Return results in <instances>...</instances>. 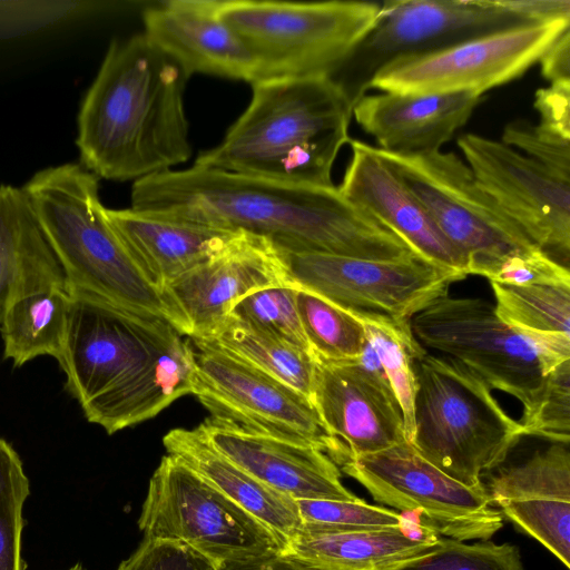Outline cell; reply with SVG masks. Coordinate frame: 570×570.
<instances>
[{"label":"cell","mask_w":570,"mask_h":570,"mask_svg":"<svg viewBox=\"0 0 570 570\" xmlns=\"http://www.w3.org/2000/svg\"><path fill=\"white\" fill-rule=\"evenodd\" d=\"M67 570H87L81 562H77Z\"/></svg>","instance_id":"cell-45"},{"label":"cell","mask_w":570,"mask_h":570,"mask_svg":"<svg viewBox=\"0 0 570 570\" xmlns=\"http://www.w3.org/2000/svg\"><path fill=\"white\" fill-rule=\"evenodd\" d=\"M341 469L377 502L415 514L422 527L439 535L488 540L502 528V514L491 503L484 484L471 488L455 481L407 441L350 458Z\"/></svg>","instance_id":"cell-12"},{"label":"cell","mask_w":570,"mask_h":570,"mask_svg":"<svg viewBox=\"0 0 570 570\" xmlns=\"http://www.w3.org/2000/svg\"><path fill=\"white\" fill-rule=\"evenodd\" d=\"M440 538L422 525L338 532L299 530L281 553L324 570H391L433 550Z\"/></svg>","instance_id":"cell-26"},{"label":"cell","mask_w":570,"mask_h":570,"mask_svg":"<svg viewBox=\"0 0 570 570\" xmlns=\"http://www.w3.org/2000/svg\"><path fill=\"white\" fill-rule=\"evenodd\" d=\"M426 350H435L478 375L491 390L517 399L528 410L537 400L544 375L530 342L503 323L494 305L480 297L432 301L410 321Z\"/></svg>","instance_id":"cell-13"},{"label":"cell","mask_w":570,"mask_h":570,"mask_svg":"<svg viewBox=\"0 0 570 570\" xmlns=\"http://www.w3.org/2000/svg\"><path fill=\"white\" fill-rule=\"evenodd\" d=\"M530 24L537 23L493 0H387L381 3L372 28L330 77L353 109L374 77L395 61Z\"/></svg>","instance_id":"cell-10"},{"label":"cell","mask_w":570,"mask_h":570,"mask_svg":"<svg viewBox=\"0 0 570 570\" xmlns=\"http://www.w3.org/2000/svg\"><path fill=\"white\" fill-rule=\"evenodd\" d=\"M501 141L515 150H521L523 155L527 154V157L559 176L570 179V142L546 136L524 119L508 122L504 126Z\"/></svg>","instance_id":"cell-40"},{"label":"cell","mask_w":570,"mask_h":570,"mask_svg":"<svg viewBox=\"0 0 570 570\" xmlns=\"http://www.w3.org/2000/svg\"><path fill=\"white\" fill-rule=\"evenodd\" d=\"M145 539L180 541L217 569L283 551L286 542L178 459L153 473L138 519Z\"/></svg>","instance_id":"cell-9"},{"label":"cell","mask_w":570,"mask_h":570,"mask_svg":"<svg viewBox=\"0 0 570 570\" xmlns=\"http://www.w3.org/2000/svg\"><path fill=\"white\" fill-rule=\"evenodd\" d=\"M489 281L518 286H570V272L568 266L557 262L542 249L532 248L507 257Z\"/></svg>","instance_id":"cell-39"},{"label":"cell","mask_w":570,"mask_h":570,"mask_svg":"<svg viewBox=\"0 0 570 570\" xmlns=\"http://www.w3.org/2000/svg\"><path fill=\"white\" fill-rule=\"evenodd\" d=\"M570 20H554L498 31L382 69L371 88L400 95L471 92L520 78L539 61Z\"/></svg>","instance_id":"cell-15"},{"label":"cell","mask_w":570,"mask_h":570,"mask_svg":"<svg viewBox=\"0 0 570 570\" xmlns=\"http://www.w3.org/2000/svg\"><path fill=\"white\" fill-rule=\"evenodd\" d=\"M163 444L167 454L194 470L285 542L299 531L302 520L296 500L265 485L223 455L199 425L170 430Z\"/></svg>","instance_id":"cell-25"},{"label":"cell","mask_w":570,"mask_h":570,"mask_svg":"<svg viewBox=\"0 0 570 570\" xmlns=\"http://www.w3.org/2000/svg\"><path fill=\"white\" fill-rule=\"evenodd\" d=\"M413 448L455 481L482 487L522 438L492 390L461 363L426 353L414 361Z\"/></svg>","instance_id":"cell-6"},{"label":"cell","mask_w":570,"mask_h":570,"mask_svg":"<svg viewBox=\"0 0 570 570\" xmlns=\"http://www.w3.org/2000/svg\"><path fill=\"white\" fill-rule=\"evenodd\" d=\"M538 62L541 75L550 83L570 80V28L551 43Z\"/></svg>","instance_id":"cell-43"},{"label":"cell","mask_w":570,"mask_h":570,"mask_svg":"<svg viewBox=\"0 0 570 570\" xmlns=\"http://www.w3.org/2000/svg\"><path fill=\"white\" fill-rule=\"evenodd\" d=\"M380 8L366 1L219 0L218 14L248 49L256 83L330 77L372 28Z\"/></svg>","instance_id":"cell-7"},{"label":"cell","mask_w":570,"mask_h":570,"mask_svg":"<svg viewBox=\"0 0 570 570\" xmlns=\"http://www.w3.org/2000/svg\"><path fill=\"white\" fill-rule=\"evenodd\" d=\"M106 216L148 284L158 292L226 248L240 232L161 218L132 208Z\"/></svg>","instance_id":"cell-24"},{"label":"cell","mask_w":570,"mask_h":570,"mask_svg":"<svg viewBox=\"0 0 570 570\" xmlns=\"http://www.w3.org/2000/svg\"><path fill=\"white\" fill-rule=\"evenodd\" d=\"M291 282L354 315L409 326L432 301L463 275L414 256L375 261L323 253L282 250Z\"/></svg>","instance_id":"cell-14"},{"label":"cell","mask_w":570,"mask_h":570,"mask_svg":"<svg viewBox=\"0 0 570 570\" xmlns=\"http://www.w3.org/2000/svg\"><path fill=\"white\" fill-rule=\"evenodd\" d=\"M391 570H523V566L519 549L513 544H468L441 537L433 550Z\"/></svg>","instance_id":"cell-36"},{"label":"cell","mask_w":570,"mask_h":570,"mask_svg":"<svg viewBox=\"0 0 570 570\" xmlns=\"http://www.w3.org/2000/svg\"><path fill=\"white\" fill-rule=\"evenodd\" d=\"M219 0H170L144 10L145 35L190 78L195 73L253 83V58L218 14Z\"/></svg>","instance_id":"cell-21"},{"label":"cell","mask_w":570,"mask_h":570,"mask_svg":"<svg viewBox=\"0 0 570 570\" xmlns=\"http://www.w3.org/2000/svg\"><path fill=\"white\" fill-rule=\"evenodd\" d=\"M252 87L246 110L194 165L294 185L334 186L333 165L351 139L352 107L340 87L328 76Z\"/></svg>","instance_id":"cell-4"},{"label":"cell","mask_w":570,"mask_h":570,"mask_svg":"<svg viewBox=\"0 0 570 570\" xmlns=\"http://www.w3.org/2000/svg\"><path fill=\"white\" fill-rule=\"evenodd\" d=\"M348 144L352 155L338 187L344 197L389 227L421 257L466 277L463 257L420 199L374 154L373 146L357 139Z\"/></svg>","instance_id":"cell-20"},{"label":"cell","mask_w":570,"mask_h":570,"mask_svg":"<svg viewBox=\"0 0 570 570\" xmlns=\"http://www.w3.org/2000/svg\"><path fill=\"white\" fill-rule=\"evenodd\" d=\"M312 402L330 435L345 449L346 460L406 441L390 382L371 375L357 360L330 363L315 358Z\"/></svg>","instance_id":"cell-18"},{"label":"cell","mask_w":570,"mask_h":570,"mask_svg":"<svg viewBox=\"0 0 570 570\" xmlns=\"http://www.w3.org/2000/svg\"><path fill=\"white\" fill-rule=\"evenodd\" d=\"M373 151L424 205L469 275L490 279L510 255L539 248L455 153L400 155L374 146Z\"/></svg>","instance_id":"cell-8"},{"label":"cell","mask_w":570,"mask_h":570,"mask_svg":"<svg viewBox=\"0 0 570 570\" xmlns=\"http://www.w3.org/2000/svg\"><path fill=\"white\" fill-rule=\"evenodd\" d=\"M130 202L135 210L250 234L286 252L375 261L420 256L335 186L294 185L194 165L135 181Z\"/></svg>","instance_id":"cell-1"},{"label":"cell","mask_w":570,"mask_h":570,"mask_svg":"<svg viewBox=\"0 0 570 570\" xmlns=\"http://www.w3.org/2000/svg\"><path fill=\"white\" fill-rule=\"evenodd\" d=\"M458 146L482 189L535 246L568 266L570 179L501 140L464 134Z\"/></svg>","instance_id":"cell-16"},{"label":"cell","mask_w":570,"mask_h":570,"mask_svg":"<svg viewBox=\"0 0 570 570\" xmlns=\"http://www.w3.org/2000/svg\"><path fill=\"white\" fill-rule=\"evenodd\" d=\"M189 340L195 358L193 394L210 412L209 419L313 446L336 465L344 463L345 449L330 435L309 399L207 340Z\"/></svg>","instance_id":"cell-11"},{"label":"cell","mask_w":570,"mask_h":570,"mask_svg":"<svg viewBox=\"0 0 570 570\" xmlns=\"http://www.w3.org/2000/svg\"><path fill=\"white\" fill-rule=\"evenodd\" d=\"M493 2L535 23L570 20L569 0H493Z\"/></svg>","instance_id":"cell-42"},{"label":"cell","mask_w":570,"mask_h":570,"mask_svg":"<svg viewBox=\"0 0 570 570\" xmlns=\"http://www.w3.org/2000/svg\"><path fill=\"white\" fill-rule=\"evenodd\" d=\"M483 96L471 92L363 96L353 107L358 126L377 148L400 155L440 150L471 118Z\"/></svg>","instance_id":"cell-23"},{"label":"cell","mask_w":570,"mask_h":570,"mask_svg":"<svg viewBox=\"0 0 570 570\" xmlns=\"http://www.w3.org/2000/svg\"><path fill=\"white\" fill-rule=\"evenodd\" d=\"M276 285H294L281 249L240 232L222 252L168 284L160 298L166 318L184 336L204 340L238 299Z\"/></svg>","instance_id":"cell-17"},{"label":"cell","mask_w":570,"mask_h":570,"mask_svg":"<svg viewBox=\"0 0 570 570\" xmlns=\"http://www.w3.org/2000/svg\"><path fill=\"white\" fill-rule=\"evenodd\" d=\"M30 494L22 461L0 438V570H24L21 557L23 505Z\"/></svg>","instance_id":"cell-35"},{"label":"cell","mask_w":570,"mask_h":570,"mask_svg":"<svg viewBox=\"0 0 570 570\" xmlns=\"http://www.w3.org/2000/svg\"><path fill=\"white\" fill-rule=\"evenodd\" d=\"M352 315L364 326L366 337L380 357L402 411L406 441L411 442L416 391L414 361L428 351L414 337L410 325L402 326L382 317Z\"/></svg>","instance_id":"cell-31"},{"label":"cell","mask_w":570,"mask_h":570,"mask_svg":"<svg viewBox=\"0 0 570 570\" xmlns=\"http://www.w3.org/2000/svg\"><path fill=\"white\" fill-rule=\"evenodd\" d=\"M302 527L313 532H338L372 529H412L420 527L416 519L393 510L353 501L296 500Z\"/></svg>","instance_id":"cell-33"},{"label":"cell","mask_w":570,"mask_h":570,"mask_svg":"<svg viewBox=\"0 0 570 570\" xmlns=\"http://www.w3.org/2000/svg\"><path fill=\"white\" fill-rule=\"evenodd\" d=\"M495 469L484 485L491 503L569 569V444L552 443L520 463Z\"/></svg>","instance_id":"cell-19"},{"label":"cell","mask_w":570,"mask_h":570,"mask_svg":"<svg viewBox=\"0 0 570 570\" xmlns=\"http://www.w3.org/2000/svg\"><path fill=\"white\" fill-rule=\"evenodd\" d=\"M58 266L22 188L0 185V322L22 285Z\"/></svg>","instance_id":"cell-28"},{"label":"cell","mask_w":570,"mask_h":570,"mask_svg":"<svg viewBox=\"0 0 570 570\" xmlns=\"http://www.w3.org/2000/svg\"><path fill=\"white\" fill-rule=\"evenodd\" d=\"M522 436H537L551 443L570 442V360L544 376L533 404L518 421Z\"/></svg>","instance_id":"cell-37"},{"label":"cell","mask_w":570,"mask_h":570,"mask_svg":"<svg viewBox=\"0 0 570 570\" xmlns=\"http://www.w3.org/2000/svg\"><path fill=\"white\" fill-rule=\"evenodd\" d=\"M213 446L252 476L295 500H356L335 462L321 450L249 433L207 419L199 424Z\"/></svg>","instance_id":"cell-22"},{"label":"cell","mask_w":570,"mask_h":570,"mask_svg":"<svg viewBox=\"0 0 570 570\" xmlns=\"http://www.w3.org/2000/svg\"><path fill=\"white\" fill-rule=\"evenodd\" d=\"M71 292L58 363L66 374V390L89 422L114 434L193 394L190 340L167 318Z\"/></svg>","instance_id":"cell-2"},{"label":"cell","mask_w":570,"mask_h":570,"mask_svg":"<svg viewBox=\"0 0 570 570\" xmlns=\"http://www.w3.org/2000/svg\"><path fill=\"white\" fill-rule=\"evenodd\" d=\"M296 306L309 351L315 358L330 363L360 358L366 334L362 323L352 314L301 287L296 289Z\"/></svg>","instance_id":"cell-30"},{"label":"cell","mask_w":570,"mask_h":570,"mask_svg":"<svg viewBox=\"0 0 570 570\" xmlns=\"http://www.w3.org/2000/svg\"><path fill=\"white\" fill-rule=\"evenodd\" d=\"M296 289L295 285L257 289L238 299L228 316L293 346L309 351L297 312Z\"/></svg>","instance_id":"cell-34"},{"label":"cell","mask_w":570,"mask_h":570,"mask_svg":"<svg viewBox=\"0 0 570 570\" xmlns=\"http://www.w3.org/2000/svg\"><path fill=\"white\" fill-rule=\"evenodd\" d=\"M21 188L71 288L166 318L160 295L106 216L95 174L67 163L37 171Z\"/></svg>","instance_id":"cell-5"},{"label":"cell","mask_w":570,"mask_h":570,"mask_svg":"<svg viewBox=\"0 0 570 570\" xmlns=\"http://www.w3.org/2000/svg\"><path fill=\"white\" fill-rule=\"evenodd\" d=\"M540 116L537 129L546 136L570 142V80L550 83L534 94Z\"/></svg>","instance_id":"cell-41"},{"label":"cell","mask_w":570,"mask_h":570,"mask_svg":"<svg viewBox=\"0 0 570 570\" xmlns=\"http://www.w3.org/2000/svg\"><path fill=\"white\" fill-rule=\"evenodd\" d=\"M217 570H324L283 553H274L247 561L227 563Z\"/></svg>","instance_id":"cell-44"},{"label":"cell","mask_w":570,"mask_h":570,"mask_svg":"<svg viewBox=\"0 0 570 570\" xmlns=\"http://www.w3.org/2000/svg\"><path fill=\"white\" fill-rule=\"evenodd\" d=\"M116 570H217V567L180 541L144 538Z\"/></svg>","instance_id":"cell-38"},{"label":"cell","mask_w":570,"mask_h":570,"mask_svg":"<svg viewBox=\"0 0 570 570\" xmlns=\"http://www.w3.org/2000/svg\"><path fill=\"white\" fill-rule=\"evenodd\" d=\"M188 79L145 33L114 39L79 109L80 164L98 178L135 183L187 161Z\"/></svg>","instance_id":"cell-3"},{"label":"cell","mask_w":570,"mask_h":570,"mask_svg":"<svg viewBox=\"0 0 570 570\" xmlns=\"http://www.w3.org/2000/svg\"><path fill=\"white\" fill-rule=\"evenodd\" d=\"M490 283L495 313L510 327L570 335V286Z\"/></svg>","instance_id":"cell-32"},{"label":"cell","mask_w":570,"mask_h":570,"mask_svg":"<svg viewBox=\"0 0 570 570\" xmlns=\"http://www.w3.org/2000/svg\"><path fill=\"white\" fill-rule=\"evenodd\" d=\"M204 340L277 379L312 401L315 358L309 351L293 346L232 316H228L210 337Z\"/></svg>","instance_id":"cell-29"},{"label":"cell","mask_w":570,"mask_h":570,"mask_svg":"<svg viewBox=\"0 0 570 570\" xmlns=\"http://www.w3.org/2000/svg\"><path fill=\"white\" fill-rule=\"evenodd\" d=\"M72 302L60 266L30 278L12 296L0 322L3 358L14 367L42 355L59 361Z\"/></svg>","instance_id":"cell-27"}]
</instances>
